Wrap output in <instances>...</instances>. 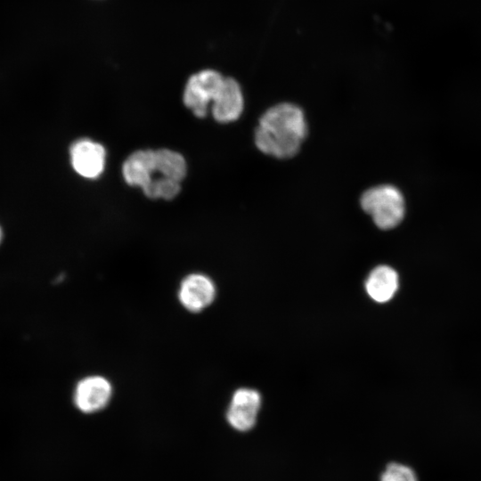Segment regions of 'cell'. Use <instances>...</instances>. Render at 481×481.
Masks as SVG:
<instances>
[{"mask_svg": "<svg viewBox=\"0 0 481 481\" xmlns=\"http://www.w3.org/2000/svg\"><path fill=\"white\" fill-rule=\"evenodd\" d=\"M307 133L303 110L297 105L283 102L268 109L255 130V143L266 155L290 158L300 149Z\"/></svg>", "mask_w": 481, "mask_h": 481, "instance_id": "cell-1", "label": "cell"}, {"mask_svg": "<svg viewBox=\"0 0 481 481\" xmlns=\"http://www.w3.org/2000/svg\"><path fill=\"white\" fill-rule=\"evenodd\" d=\"M361 207L380 229L398 225L404 216L405 205L401 192L393 185H379L365 191L360 200Z\"/></svg>", "mask_w": 481, "mask_h": 481, "instance_id": "cell-2", "label": "cell"}, {"mask_svg": "<svg viewBox=\"0 0 481 481\" xmlns=\"http://www.w3.org/2000/svg\"><path fill=\"white\" fill-rule=\"evenodd\" d=\"M224 77L216 70L203 69L192 75L183 90V101L198 118L207 115L208 106L220 90Z\"/></svg>", "mask_w": 481, "mask_h": 481, "instance_id": "cell-3", "label": "cell"}, {"mask_svg": "<svg viewBox=\"0 0 481 481\" xmlns=\"http://www.w3.org/2000/svg\"><path fill=\"white\" fill-rule=\"evenodd\" d=\"M112 391L111 383L105 377L100 375L85 377L76 385L74 404L83 413L98 412L109 404Z\"/></svg>", "mask_w": 481, "mask_h": 481, "instance_id": "cell-4", "label": "cell"}, {"mask_svg": "<svg viewBox=\"0 0 481 481\" xmlns=\"http://www.w3.org/2000/svg\"><path fill=\"white\" fill-rule=\"evenodd\" d=\"M216 286L207 275L200 273L185 276L178 289V300L191 313H200L209 306L216 298Z\"/></svg>", "mask_w": 481, "mask_h": 481, "instance_id": "cell-5", "label": "cell"}, {"mask_svg": "<svg viewBox=\"0 0 481 481\" xmlns=\"http://www.w3.org/2000/svg\"><path fill=\"white\" fill-rule=\"evenodd\" d=\"M260 404L261 398L257 391L250 388L236 390L226 412L228 423L238 431L251 429L257 421Z\"/></svg>", "mask_w": 481, "mask_h": 481, "instance_id": "cell-6", "label": "cell"}, {"mask_svg": "<svg viewBox=\"0 0 481 481\" xmlns=\"http://www.w3.org/2000/svg\"><path fill=\"white\" fill-rule=\"evenodd\" d=\"M70 161L74 170L83 177L94 179L104 169L105 149L90 139H79L69 149Z\"/></svg>", "mask_w": 481, "mask_h": 481, "instance_id": "cell-7", "label": "cell"}, {"mask_svg": "<svg viewBox=\"0 0 481 481\" xmlns=\"http://www.w3.org/2000/svg\"><path fill=\"white\" fill-rule=\"evenodd\" d=\"M244 108V98L239 83L232 77H224L223 85L211 103L214 118L221 123L235 121Z\"/></svg>", "mask_w": 481, "mask_h": 481, "instance_id": "cell-8", "label": "cell"}, {"mask_svg": "<svg viewBox=\"0 0 481 481\" xmlns=\"http://www.w3.org/2000/svg\"><path fill=\"white\" fill-rule=\"evenodd\" d=\"M156 173L155 151L139 150L133 152L122 166L126 183L143 191L153 180Z\"/></svg>", "mask_w": 481, "mask_h": 481, "instance_id": "cell-9", "label": "cell"}, {"mask_svg": "<svg viewBox=\"0 0 481 481\" xmlns=\"http://www.w3.org/2000/svg\"><path fill=\"white\" fill-rule=\"evenodd\" d=\"M397 273L387 265H379L369 274L365 289L371 299L378 303L390 300L398 289Z\"/></svg>", "mask_w": 481, "mask_h": 481, "instance_id": "cell-10", "label": "cell"}, {"mask_svg": "<svg viewBox=\"0 0 481 481\" xmlns=\"http://www.w3.org/2000/svg\"><path fill=\"white\" fill-rule=\"evenodd\" d=\"M156 173L181 183L187 172L186 161L178 152L168 149L155 151Z\"/></svg>", "mask_w": 481, "mask_h": 481, "instance_id": "cell-11", "label": "cell"}, {"mask_svg": "<svg viewBox=\"0 0 481 481\" xmlns=\"http://www.w3.org/2000/svg\"><path fill=\"white\" fill-rule=\"evenodd\" d=\"M181 191L180 183L164 176L154 177L151 183L143 191L151 199L172 200Z\"/></svg>", "mask_w": 481, "mask_h": 481, "instance_id": "cell-12", "label": "cell"}, {"mask_svg": "<svg viewBox=\"0 0 481 481\" xmlns=\"http://www.w3.org/2000/svg\"><path fill=\"white\" fill-rule=\"evenodd\" d=\"M380 481H418L413 469L407 465L392 462L387 465Z\"/></svg>", "mask_w": 481, "mask_h": 481, "instance_id": "cell-13", "label": "cell"}, {"mask_svg": "<svg viewBox=\"0 0 481 481\" xmlns=\"http://www.w3.org/2000/svg\"><path fill=\"white\" fill-rule=\"evenodd\" d=\"M2 237H3V232H2L1 227H0V242L2 240Z\"/></svg>", "mask_w": 481, "mask_h": 481, "instance_id": "cell-14", "label": "cell"}]
</instances>
